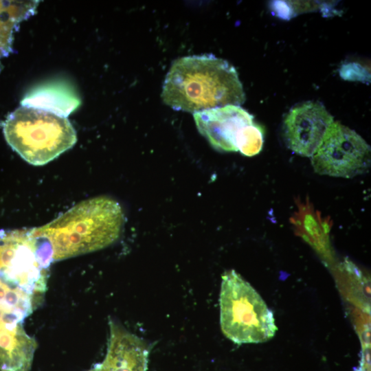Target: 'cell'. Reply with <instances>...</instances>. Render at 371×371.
Wrapping results in <instances>:
<instances>
[{
	"label": "cell",
	"mask_w": 371,
	"mask_h": 371,
	"mask_svg": "<svg viewBox=\"0 0 371 371\" xmlns=\"http://www.w3.org/2000/svg\"><path fill=\"white\" fill-rule=\"evenodd\" d=\"M223 335L237 344L271 339L277 326L272 311L251 284L234 270L222 275L219 297Z\"/></svg>",
	"instance_id": "4"
},
{
	"label": "cell",
	"mask_w": 371,
	"mask_h": 371,
	"mask_svg": "<svg viewBox=\"0 0 371 371\" xmlns=\"http://www.w3.org/2000/svg\"><path fill=\"white\" fill-rule=\"evenodd\" d=\"M109 325L105 357L89 371H147L150 345L111 319Z\"/></svg>",
	"instance_id": "9"
},
{
	"label": "cell",
	"mask_w": 371,
	"mask_h": 371,
	"mask_svg": "<svg viewBox=\"0 0 371 371\" xmlns=\"http://www.w3.org/2000/svg\"><path fill=\"white\" fill-rule=\"evenodd\" d=\"M30 16L23 1H0V58L12 52L14 32L19 24Z\"/></svg>",
	"instance_id": "11"
},
{
	"label": "cell",
	"mask_w": 371,
	"mask_h": 371,
	"mask_svg": "<svg viewBox=\"0 0 371 371\" xmlns=\"http://www.w3.org/2000/svg\"><path fill=\"white\" fill-rule=\"evenodd\" d=\"M48 276L30 229L0 230L1 279L43 302Z\"/></svg>",
	"instance_id": "6"
},
{
	"label": "cell",
	"mask_w": 371,
	"mask_h": 371,
	"mask_svg": "<svg viewBox=\"0 0 371 371\" xmlns=\"http://www.w3.org/2000/svg\"><path fill=\"white\" fill-rule=\"evenodd\" d=\"M1 126L9 146L34 166L49 163L77 141L76 132L67 117L26 106L8 114Z\"/></svg>",
	"instance_id": "3"
},
{
	"label": "cell",
	"mask_w": 371,
	"mask_h": 371,
	"mask_svg": "<svg viewBox=\"0 0 371 371\" xmlns=\"http://www.w3.org/2000/svg\"><path fill=\"white\" fill-rule=\"evenodd\" d=\"M161 98L173 109L193 113L227 105L240 106L245 101L235 67L212 54L175 60L165 78Z\"/></svg>",
	"instance_id": "2"
},
{
	"label": "cell",
	"mask_w": 371,
	"mask_h": 371,
	"mask_svg": "<svg viewBox=\"0 0 371 371\" xmlns=\"http://www.w3.org/2000/svg\"><path fill=\"white\" fill-rule=\"evenodd\" d=\"M124 222L120 204L98 196L79 203L48 224L30 229V233L52 263L111 245L118 239Z\"/></svg>",
	"instance_id": "1"
},
{
	"label": "cell",
	"mask_w": 371,
	"mask_h": 371,
	"mask_svg": "<svg viewBox=\"0 0 371 371\" xmlns=\"http://www.w3.org/2000/svg\"><path fill=\"white\" fill-rule=\"evenodd\" d=\"M311 159L320 175L352 178L368 172L371 148L354 130L334 121Z\"/></svg>",
	"instance_id": "7"
},
{
	"label": "cell",
	"mask_w": 371,
	"mask_h": 371,
	"mask_svg": "<svg viewBox=\"0 0 371 371\" xmlns=\"http://www.w3.org/2000/svg\"><path fill=\"white\" fill-rule=\"evenodd\" d=\"M193 117L199 132L218 150L240 151L251 157L262 148V129L240 106L204 110L193 113Z\"/></svg>",
	"instance_id": "5"
},
{
	"label": "cell",
	"mask_w": 371,
	"mask_h": 371,
	"mask_svg": "<svg viewBox=\"0 0 371 371\" xmlns=\"http://www.w3.org/2000/svg\"><path fill=\"white\" fill-rule=\"evenodd\" d=\"M80 103L74 89L60 81L47 82L34 88L21 102V106L41 109L65 117Z\"/></svg>",
	"instance_id": "10"
},
{
	"label": "cell",
	"mask_w": 371,
	"mask_h": 371,
	"mask_svg": "<svg viewBox=\"0 0 371 371\" xmlns=\"http://www.w3.org/2000/svg\"><path fill=\"white\" fill-rule=\"evenodd\" d=\"M333 122V117L320 102L306 101L293 106L283 122L286 146L295 154L311 157Z\"/></svg>",
	"instance_id": "8"
}]
</instances>
